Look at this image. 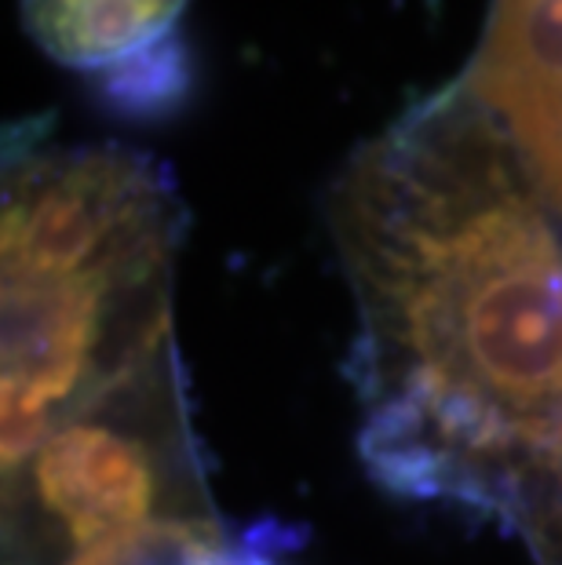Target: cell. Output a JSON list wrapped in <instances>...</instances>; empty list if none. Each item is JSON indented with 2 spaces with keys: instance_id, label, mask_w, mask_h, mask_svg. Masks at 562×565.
<instances>
[{
  "instance_id": "cell-1",
  "label": "cell",
  "mask_w": 562,
  "mask_h": 565,
  "mask_svg": "<svg viewBox=\"0 0 562 565\" xmlns=\"http://www.w3.org/2000/svg\"><path fill=\"white\" fill-rule=\"evenodd\" d=\"M329 226L358 310V452L402 500L522 536L562 475V231L460 81L351 153Z\"/></svg>"
},
{
  "instance_id": "cell-2",
  "label": "cell",
  "mask_w": 562,
  "mask_h": 565,
  "mask_svg": "<svg viewBox=\"0 0 562 565\" xmlns=\"http://www.w3.org/2000/svg\"><path fill=\"white\" fill-rule=\"evenodd\" d=\"M187 234L176 179L117 142L55 147L44 121L4 150V354L52 380H92L172 332Z\"/></svg>"
},
{
  "instance_id": "cell-3",
  "label": "cell",
  "mask_w": 562,
  "mask_h": 565,
  "mask_svg": "<svg viewBox=\"0 0 562 565\" xmlns=\"http://www.w3.org/2000/svg\"><path fill=\"white\" fill-rule=\"evenodd\" d=\"M212 511L169 335L4 471L8 565H66L106 540Z\"/></svg>"
},
{
  "instance_id": "cell-4",
  "label": "cell",
  "mask_w": 562,
  "mask_h": 565,
  "mask_svg": "<svg viewBox=\"0 0 562 565\" xmlns=\"http://www.w3.org/2000/svg\"><path fill=\"white\" fill-rule=\"evenodd\" d=\"M464 84L562 220V0H494Z\"/></svg>"
},
{
  "instance_id": "cell-5",
  "label": "cell",
  "mask_w": 562,
  "mask_h": 565,
  "mask_svg": "<svg viewBox=\"0 0 562 565\" xmlns=\"http://www.w3.org/2000/svg\"><path fill=\"white\" fill-rule=\"evenodd\" d=\"M190 0H19L22 26L55 63L103 74L176 38Z\"/></svg>"
},
{
  "instance_id": "cell-6",
  "label": "cell",
  "mask_w": 562,
  "mask_h": 565,
  "mask_svg": "<svg viewBox=\"0 0 562 565\" xmlns=\"http://www.w3.org/2000/svg\"><path fill=\"white\" fill-rule=\"evenodd\" d=\"M99 99L125 117H165L190 95V52L179 38H169L128 63L95 74Z\"/></svg>"
},
{
  "instance_id": "cell-7",
  "label": "cell",
  "mask_w": 562,
  "mask_h": 565,
  "mask_svg": "<svg viewBox=\"0 0 562 565\" xmlns=\"http://www.w3.org/2000/svg\"><path fill=\"white\" fill-rule=\"evenodd\" d=\"M231 540L216 514H190L106 540L66 565H209L231 547Z\"/></svg>"
}]
</instances>
